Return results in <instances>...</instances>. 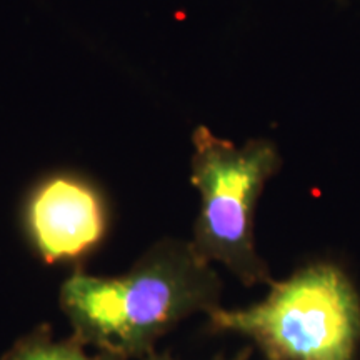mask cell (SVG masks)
<instances>
[{
    "label": "cell",
    "instance_id": "6da1fadb",
    "mask_svg": "<svg viewBox=\"0 0 360 360\" xmlns=\"http://www.w3.org/2000/svg\"><path fill=\"white\" fill-rule=\"evenodd\" d=\"M222 278L191 240L162 238L120 276L77 265L58 290L72 335L119 360H142L175 326L220 307Z\"/></svg>",
    "mask_w": 360,
    "mask_h": 360
},
{
    "label": "cell",
    "instance_id": "7a4b0ae2",
    "mask_svg": "<svg viewBox=\"0 0 360 360\" xmlns=\"http://www.w3.org/2000/svg\"><path fill=\"white\" fill-rule=\"evenodd\" d=\"M207 330L250 340L264 360H355L360 294L334 262L304 265L245 307L214 309Z\"/></svg>",
    "mask_w": 360,
    "mask_h": 360
},
{
    "label": "cell",
    "instance_id": "3957f363",
    "mask_svg": "<svg viewBox=\"0 0 360 360\" xmlns=\"http://www.w3.org/2000/svg\"><path fill=\"white\" fill-rule=\"evenodd\" d=\"M192 142L191 182L200 195L193 250L227 269L242 285H270L276 278L255 244V209L282 165L277 147L265 139L236 146L207 127L197 129Z\"/></svg>",
    "mask_w": 360,
    "mask_h": 360
},
{
    "label": "cell",
    "instance_id": "277c9868",
    "mask_svg": "<svg viewBox=\"0 0 360 360\" xmlns=\"http://www.w3.org/2000/svg\"><path fill=\"white\" fill-rule=\"evenodd\" d=\"M22 227L40 262L80 265L105 240L110 212L102 192L90 180L60 172L42 179L30 191Z\"/></svg>",
    "mask_w": 360,
    "mask_h": 360
},
{
    "label": "cell",
    "instance_id": "5b68a950",
    "mask_svg": "<svg viewBox=\"0 0 360 360\" xmlns=\"http://www.w3.org/2000/svg\"><path fill=\"white\" fill-rule=\"evenodd\" d=\"M0 360H119L112 355L96 352L89 354L87 347L74 335L69 339H56L47 323L37 326L19 337L4 352Z\"/></svg>",
    "mask_w": 360,
    "mask_h": 360
},
{
    "label": "cell",
    "instance_id": "8992f818",
    "mask_svg": "<svg viewBox=\"0 0 360 360\" xmlns=\"http://www.w3.org/2000/svg\"><path fill=\"white\" fill-rule=\"evenodd\" d=\"M250 354H252V349H244L242 350V352H237L236 355H232V357H229V355H225V354H217V355H214L212 359L210 360H249V357H250ZM142 360H175V359H172L170 357L169 354H160V352H152V354H148L147 357H143Z\"/></svg>",
    "mask_w": 360,
    "mask_h": 360
}]
</instances>
